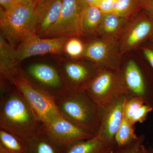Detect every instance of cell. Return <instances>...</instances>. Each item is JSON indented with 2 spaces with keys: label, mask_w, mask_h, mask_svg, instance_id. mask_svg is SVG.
Listing matches in <instances>:
<instances>
[{
  "label": "cell",
  "mask_w": 153,
  "mask_h": 153,
  "mask_svg": "<svg viewBox=\"0 0 153 153\" xmlns=\"http://www.w3.org/2000/svg\"><path fill=\"white\" fill-rule=\"evenodd\" d=\"M1 79L0 128L28 143L45 131V124L12 81Z\"/></svg>",
  "instance_id": "1"
},
{
  "label": "cell",
  "mask_w": 153,
  "mask_h": 153,
  "mask_svg": "<svg viewBox=\"0 0 153 153\" xmlns=\"http://www.w3.org/2000/svg\"><path fill=\"white\" fill-rule=\"evenodd\" d=\"M55 103L62 117L95 136L97 135L100 126L101 107L86 91H69Z\"/></svg>",
  "instance_id": "2"
},
{
  "label": "cell",
  "mask_w": 153,
  "mask_h": 153,
  "mask_svg": "<svg viewBox=\"0 0 153 153\" xmlns=\"http://www.w3.org/2000/svg\"><path fill=\"white\" fill-rule=\"evenodd\" d=\"M36 2L17 4L10 10L0 9L1 34L13 46L19 45L36 34L38 21Z\"/></svg>",
  "instance_id": "3"
},
{
  "label": "cell",
  "mask_w": 153,
  "mask_h": 153,
  "mask_svg": "<svg viewBox=\"0 0 153 153\" xmlns=\"http://www.w3.org/2000/svg\"><path fill=\"white\" fill-rule=\"evenodd\" d=\"M19 68L33 85L54 102L69 91L61 68L59 69L54 65L48 63H36L29 64L24 68Z\"/></svg>",
  "instance_id": "4"
},
{
  "label": "cell",
  "mask_w": 153,
  "mask_h": 153,
  "mask_svg": "<svg viewBox=\"0 0 153 153\" xmlns=\"http://www.w3.org/2000/svg\"><path fill=\"white\" fill-rule=\"evenodd\" d=\"M85 91L100 107L120 96L127 97L128 96L121 68L119 70L99 68Z\"/></svg>",
  "instance_id": "5"
},
{
  "label": "cell",
  "mask_w": 153,
  "mask_h": 153,
  "mask_svg": "<svg viewBox=\"0 0 153 153\" xmlns=\"http://www.w3.org/2000/svg\"><path fill=\"white\" fill-rule=\"evenodd\" d=\"M121 70L128 90L127 99L140 97L153 108L152 68L146 61L140 65L131 59L123 63Z\"/></svg>",
  "instance_id": "6"
},
{
  "label": "cell",
  "mask_w": 153,
  "mask_h": 153,
  "mask_svg": "<svg viewBox=\"0 0 153 153\" xmlns=\"http://www.w3.org/2000/svg\"><path fill=\"white\" fill-rule=\"evenodd\" d=\"M123 56L118 39L99 37L85 45L82 57L97 69L119 70L123 64Z\"/></svg>",
  "instance_id": "7"
},
{
  "label": "cell",
  "mask_w": 153,
  "mask_h": 153,
  "mask_svg": "<svg viewBox=\"0 0 153 153\" xmlns=\"http://www.w3.org/2000/svg\"><path fill=\"white\" fill-rule=\"evenodd\" d=\"M11 80L44 123L60 114L55 102L33 85L22 73L19 66L13 72Z\"/></svg>",
  "instance_id": "8"
},
{
  "label": "cell",
  "mask_w": 153,
  "mask_h": 153,
  "mask_svg": "<svg viewBox=\"0 0 153 153\" xmlns=\"http://www.w3.org/2000/svg\"><path fill=\"white\" fill-rule=\"evenodd\" d=\"M86 6L82 0H63L60 16L44 37L66 38L81 36V19Z\"/></svg>",
  "instance_id": "9"
},
{
  "label": "cell",
  "mask_w": 153,
  "mask_h": 153,
  "mask_svg": "<svg viewBox=\"0 0 153 153\" xmlns=\"http://www.w3.org/2000/svg\"><path fill=\"white\" fill-rule=\"evenodd\" d=\"M153 38V17L146 11L140 12L129 20L119 38L121 51L124 55Z\"/></svg>",
  "instance_id": "10"
},
{
  "label": "cell",
  "mask_w": 153,
  "mask_h": 153,
  "mask_svg": "<svg viewBox=\"0 0 153 153\" xmlns=\"http://www.w3.org/2000/svg\"><path fill=\"white\" fill-rule=\"evenodd\" d=\"M127 99L126 95L120 96L101 106L100 126L97 136L107 144L116 146L115 137L123 120Z\"/></svg>",
  "instance_id": "11"
},
{
  "label": "cell",
  "mask_w": 153,
  "mask_h": 153,
  "mask_svg": "<svg viewBox=\"0 0 153 153\" xmlns=\"http://www.w3.org/2000/svg\"><path fill=\"white\" fill-rule=\"evenodd\" d=\"M45 132L57 145L66 151L73 143L95 136L60 114L45 124Z\"/></svg>",
  "instance_id": "12"
},
{
  "label": "cell",
  "mask_w": 153,
  "mask_h": 153,
  "mask_svg": "<svg viewBox=\"0 0 153 153\" xmlns=\"http://www.w3.org/2000/svg\"><path fill=\"white\" fill-rule=\"evenodd\" d=\"M60 68L68 90L73 92L85 91L98 71L93 64L84 59L68 61Z\"/></svg>",
  "instance_id": "13"
},
{
  "label": "cell",
  "mask_w": 153,
  "mask_h": 153,
  "mask_svg": "<svg viewBox=\"0 0 153 153\" xmlns=\"http://www.w3.org/2000/svg\"><path fill=\"white\" fill-rule=\"evenodd\" d=\"M67 38H46L36 34L22 42L16 49L19 62L32 56L47 54H59L64 50Z\"/></svg>",
  "instance_id": "14"
},
{
  "label": "cell",
  "mask_w": 153,
  "mask_h": 153,
  "mask_svg": "<svg viewBox=\"0 0 153 153\" xmlns=\"http://www.w3.org/2000/svg\"><path fill=\"white\" fill-rule=\"evenodd\" d=\"M63 0H37L35 13L38 21L36 35L44 37L60 16Z\"/></svg>",
  "instance_id": "15"
},
{
  "label": "cell",
  "mask_w": 153,
  "mask_h": 153,
  "mask_svg": "<svg viewBox=\"0 0 153 153\" xmlns=\"http://www.w3.org/2000/svg\"><path fill=\"white\" fill-rule=\"evenodd\" d=\"M16 49L0 35V73L1 78L11 80L12 74L18 67Z\"/></svg>",
  "instance_id": "16"
},
{
  "label": "cell",
  "mask_w": 153,
  "mask_h": 153,
  "mask_svg": "<svg viewBox=\"0 0 153 153\" xmlns=\"http://www.w3.org/2000/svg\"><path fill=\"white\" fill-rule=\"evenodd\" d=\"M128 20L114 13L103 14L97 36L119 39Z\"/></svg>",
  "instance_id": "17"
},
{
  "label": "cell",
  "mask_w": 153,
  "mask_h": 153,
  "mask_svg": "<svg viewBox=\"0 0 153 153\" xmlns=\"http://www.w3.org/2000/svg\"><path fill=\"white\" fill-rule=\"evenodd\" d=\"M116 150V146L107 144L95 136L74 143L66 149L65 153H111Z\"/></svg>",
  "instance_id": "18"
},
{
  "label": "cell",
  "mask_w": 153,
  "mask_h": 153,
  "mask_svg": "<svg viewBox=\"0 0 153 153\" xmlns=\"http://www.w3.org/2000/svg\"><path fill=\"white\" fill-rule=\"evenodd\" d=\"M103 15L97 6H86L82 13L81 19L82 34L97 35Z\"/></svg>",
  "instance_id": "19"
},
{
  "label": "cell",
  "mask_w": 153,
  "mask_h": 153,
  "mask_svg": "<svg viewBox=\"0 0 153 153\" xmlns=\"http://www.w3.org/2000/svg\"><path fill=\"white\" fill-rule=\"evenodd\" d=\"M27 145V153H65V150L52 140L45 131Z\"/></svg>",
  "instance_id": "20"
},
{
  "label": "cell",
  "mask_w": 153,
  "mask_h": 153,
  "mask_svg": "<svg viewBox=\"0 0 153 153\" xmlns=\"http://www.w3.org/2000/svg\"><path fill=\"white\" fill-rule=\"evenodd\" d=\"M0 148L9 153H27V145L16 136L0 128Z\"/></svg>",
  "instance_id": "21"
},
{
  "label": "cell",
  "mask_w": 153,
  "mask_h": 153,
  "mask_svg": "<svg viewBox=\"0 0 153 153\" xmlns=\"http://www.w3.org/2000/svg\"><path fill=\"white\" fill-rule=\"evenodd\" d=\"M134 126L124 117L120 126L115 137V142L117 149L127 146L138 139Z\"/></svg>",
  "instance_id": "22"
},
{
  "label": "cell",
  "mask_w": 153,
  "mask_h": 153,
  "mask_svg": "<svg viewBox=\"0 0 153 153\" xmlns=\"http://www.w3.org/2000/svg\"><path fill=\"white\" fill-rule=\"evenodd\" d=\"M142 9L140 0H115L113 13L127 20H130Z\"/></svg>",
  "instance_id": "23"
},
{
  "label": "cell",
  "mask_w": 153,
  "mask_h": 153,
  "mask_svg": "<svg viewBox=\"0 0 153 153\" xmlns=\"http://www.w3.org/2000/svg\"><path fill=\"white\" fill-rule=\"evenodd\" d=\"M85 45L78 38H71L68 39L64 47V51L67 55L74 59L82 57L85 50Z\"/></svg>",
  "instance_id": "24"
},
{
  "label": "cell",
  "mask_w": 153,
  "mask_h": 153,
  "mask_svg": "<svg viewBox=\"0 0 153 153\" xmlns=\"http://www.w3.org/2000/svg\"><path fill=\"white\" fill-rule=\"evenodd\" d=\"M144 104L143 100L140 97H132L127 99L124 107V117L128 120Z\"/></svg>",
  "instance_id": "25"
},
{
  "label": "cell",
  "mask_w": 153,
  "mask_h": 153,
  "mask_svg": "<svg viewBox=\"0 0 153 153\" xmlns=\"http://www.w3.org/2000/svg\"><path fill=\"white\" fill-rule=\"evenodd\" d=\"M153 110V108L152 106L144 104L128 121L134 126L137 123H143L146 120L148 114Z\"/></svg>",
  "instance_id": "26"
},
{
  "label": "cell",
  "mask_w": 153,
  "mask_h": 153,
  "mask_svg": "<svg viewBox=\"0 0 153 153\" xmlns=\"http://www.w3.org/2000/svg\"><path fill=\"white\" fill-rule=\"evenodd\" d=\"M139 48L144 59L153 70V38L146 41Z\"/></svg>",
  "instance_id": "27"
},
{
  "label": "cell",
  "mask_w": 153,
  "mask_h": 153,
  "mask_svg": "<svg viewBox=\"0 0 153 153\" xmlns=\"http://www.w3.org/2000/svg\"><path fill=\"white\" fill-rule=\"evenodd\" d=\"M145 136L141 135L135 141L127 146L120 149L121 153H138L143 145Z\"/></svg>",
  "instance_id": "28"
},
{
  "label": "cell",
  "mask_w": 153,
  "mask_h": 153,
  "mask_svg": "<svg viewBox=\"0 0 153 153\" xmlns=\"http://www.w3.org/2000/svg\"><path fill=\"white\" fill-rule=\"evenodd\" d=\"M114 1L115 0H101L97 6L103 14L113 13Z\"/></svg>",
  "instance_id": "29"
},
{
  "label": "cell",
  "mask_w": 153,
  "mask_h": 153,
  "mask_svg": "<svg viewBox=\"0 0 153 153\" xmlns=\"http://www.w3.org/2000/svg\"><path fill=\"white\" fill-rule=\"evenodd\" d=\"M142 9L153 17V0H140Z\"/></svg>",
  "instance_id": "30"
},
{
  "label": "cell",
  "mask_w": 153,
  "mask_h": 153,
  "mask_svg": "<svg viewBox=\"0 0 153 153\" xmlns=\"http://www.w3.org/2000/svg\"><path fill=\"white\" fill-rule=\"evenodd\" d=\"M1 7L5 10H10L17 4L15 0H0Z\"/></svg>",
  "instance_id": "31"
},
{
  "label": "cell",
  "mask_w": 153,
  "mask_h": 153,
  "mask_svg": "<svg viewBox=\"0 0 153 153\" xmlns=\"http://www.w3.org/2000/svg\"><path fill=\"white\" fill-rule=\"evenodd\" d=\"M85 5L97 6L101 0H82Z\"/></svg>",
  "instance_id": "32"
},
{
  "label": "cell",
  "mask_w": 153,
  "mask_h": 153,
  "mask_svg": "<svg viewBox=\"0 0 153 153\" xmlns=\"http://www.w3.org/2000/svg\"><path fill=\"white\" fill-rule=\"evenodd\" d=\"M15 1L19 4H28L36 2L37 0H15Z\"/></svg>",
  "instance_id": "33"
},
{
  "label": "cell",
  "mask_w": 153,
  "mask_h": 153,
  "mask_svg": "<svg viewBox=\"0 0 153 153\" xmlns=\"http://www.w3.org/2000/svg\"><path fill=\"white\" fill-rule=\"evenodd\" d=\"M147 153H153V144L149 146L147 148H146Z\"/></svg>",
  "instance_id": "34"
},
{
  "label": "cell",
  "mask_w": 153,
  "mask_h": 153,
  "mask_svg": "<svg viewBox=\"0 0 153 153\" xmlns=\"http://www.w3.org/2000/svg\"><path fill=\"white\" fill-rule=\"evenodd\" d=\"M138 153H147L146 151V148L143 145L141 147Z\"/></svg>",
  "instance_id": "35"
},
{
  "label": "cell",
  "mask_w": 153,
  "mask_h": 153,
  "mask_svg": "<svg viewBox=\"0 0 153 153\" xmlns=\"http://www.w3.org/2000/svg\"><path fill=\"white\" fill-rule=\"evenodd\" d=\"M111 153H121L120 149H117L114 152Z\"/></svg>",
  "instance_id": "36"
}]
</instances>
